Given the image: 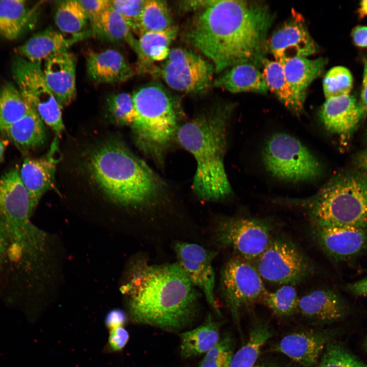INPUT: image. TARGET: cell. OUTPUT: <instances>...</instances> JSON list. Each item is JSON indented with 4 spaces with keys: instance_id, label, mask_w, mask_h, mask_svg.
<instances>
[{
    "instance_id": "cell-1",
    "label": "cell",
    "mask_w": 367,
    "mask_h": 367,
    "mask_svg": "<svg viewBox=\"0 0 367 367\" xmlns=\"http://www.w3.org/2000/svg\"><path fill=\"white\" fill-rule=\"evenodd\" d=\"M273 18L261 2L214 0L193 17L182 37L211 61L215 72L243 62L261 68Z\"/></svg>"
},
{
    "instance_id": "cell-2",
    "label": "cell",
    "mask_w": 367,
    "mask_h": 367,
    "mask_svg": "<svg viewBox=\"0 0 367 367\" xmlns=\"http://www.w3.org/2000/svg\"><path fill=\"white\" fill-rule=\"evenodd\" d=\"M122 291L134 322L166 331L186 328L200 309L199 292L177 262L138 260Z\"/></svg>"
},
{
    "instance_id": "cell-3",
    "label": "cell",
    "mask_w": 367,
    "mask_h": 367,
    "mask_svg": "<svg viewBox=\"0 0 367 367\" xmlns=\"http://www.w3.org/2000/svg\"><path fill=\"white\" fill-rule=\"evenodd\" d=\"M231 111L229 105L217 107L182 124L176 133L179 143L196 160L192 188L203 200H221L231 193L224 163Z\"/></svg>"
},
{
    "instance_id": "cell-4",
    "label": "cell",
    "mask_w": 367,
    "mask_h": 367,
    "mask_svg": "<svg viewBox=\"0 0 367 367\" xmlns=\"http://www.w3.org/2000/svg\"><path fill=\"white\" fill-rule=\"evenodd\" d=\"M90 175L104 194L124 206H141L156 201L162 189L158 176L122 143L109 142L91 154Z\"/></svg>"
},
{
    "instance_id": "cell-5",
    "label": "cell",
    "mask_w": 367,
    "mask_h": 367,
    "mask_svg": "<svg viewBox=\"0 0 367 367\" xmlns=\"http://www.w3.org/2000/svg\"><path fill=\"white\" fill-rule=\"evenodd\" d=\"M306 213L311 224L367 230V174L338 175L314 195L287 200Z\"/></svg>"
},
{
    "instance_id": "cell-6",
    "label": "cell",
    "mask_w": 367,
    "mask_h": 367,
    "mask_svg": "<svg viewBox=\"0 0 367 367\" xmlns=\"http://www.w3.org/2000/svg\"><path fill=\"white\" fill-rule=\"evenodd\" d=\"M132 96L136 116L131 126L136 143L159 158L178 128L173 101L162 87L155 84L139 88Z\"/></svg>"
},
{
    "instance_id": "cell-7",
    "label": "cell",
    "mask_w": 367,
    "mask_h": 367,
    "mask_svg": "<svg viewBox=\"0 0 367 367\" xmlns=\"http://www.w3.org/2000/svg\"><path fill=\"white\" fill-rule=\"evenodd\" d=\"M35 208L29 192L13 168L0 178V222L10 237L11 255H36L44 246V233L30 218Z\"/></svg>"
},
{
    "instance_id": "cell-8",
    "label": "cell",
    "mask_w": 367,
    "mask_h": 367,
    "mask_svg": "<svg viewBox=\"0 0 367 367\" xmlns=\"http://www.w3.org/2000/svg\"><path fill=\"white\" fill-rule=\"evenodd\" d=\"M263 160L266 169L282 180L310 181L322 172L318 159L299 140L285 133H276L267 140Z\"/></svg>"
},
{
    "instance_id": "cell-9",
    "label": "cell",
    "mask_w": 367,
    "mask_h": 367,
    "mask_svg": "<svg viewBox=\"0 0 367 367\" xmlns=\"http://www.w3.org/2000/svg\"><path fill=\"white\" fill-rule=\"evenodd\" d=\"M255 261V268L262 279L283 285L301 282L312 275L315 270L301 250L283 237H273Z\"/></svg>"
},
{
    "instance_id": "cell-10",
    "label": "cell",
    "mask_w": 367,
    "mask_h": 367,
    "mask_svg": "<svg viewBox=\"0 0 367 367\" xmlns=\"http://www.w3.org/2000/svg\"><path fill=\"white\" fill-rule=\"evenodd\" d=\"M12 74L29 106L60 137L64 129L62 109L46 84L41 63L17 56L12 65Z\"/></svg>"
},
{
    "instance_id": "cell-11",
    "label": "cell",
    "mask_w": 367,
    "mask_h": 367,
    "mask_svg": "<svg viewBox=\"0 0 367 367\" xmlns=\"http://www.w3.org/2000/svg\"><path fill=\"white\" fill-rule=\"evenodd\" d=\"M273 227L260 218H225L216 224L214 235L221 247L231 249L247 260H255L266 249L272 238Z\"/></svg>"
},
{
    "instance_id": "cell-12",
    "label": "cell",
    "mask_w": 367,
    "mask_h": 367,
    "mask_svg": "<svg viewBox=\"0 0 367 367\" xmlns=\"http://www.w3.org/2000/svg\"><path fill=\"white\" fill-rule=\"evenodd\" d=\"M221 295L232 318L239 323L241 309L258 300L268 293L255 267L242 258H233L224 265L220 273Z\"/></svg>"
},
{
    "instance_id": "cell-13",
    "label": "cell",
    "mask_w": 367,
    "mask_h": 367,
    "mask_svg": "<svg viewBox=\"0 0 367 367\" xmlns=\"http://www.w3.org/2000/svg\"><path fill=\"white\" fill-rule=\"evenodd\" d=\"M159 70L162 77L170 88L195 94L203 93L213 86L215 71L211 62L181 47L171 50Z\"/></svg>"
},
{
    "instance_id": "cell-14",
    "label": "cell",
    "mask_w": 367,
    "mask_h": 367,
    "mask_svg": "<svg viewBox=\"0 0 367 367\" xmlns=\"http://www.w3.org/2000/svg\"><path fill=\"white\" fill-rule=\"evenodd\" d=\"M174 250L177 262L193 285L202 291L215 313L221 317L215 296V274L212 265L217 252L197 244L181 242L175 244Z\"/></svg>"
},
{
    "instance_id": "cell-15",
    "label": "cell",
    "mask_w": 367,
    "mask_h": 367,
    "mask_svg": "<svg viewBox=\"0 0 367 367\" xmlns=\"http://www.w3.org/2000/svg\"><path fill=\"white\" fill-rule=\"evenodd\" d=\"M317 49L303 17L294 10L292 16L267 40V49L281 64L293 58L312 55Z\"/></svg>"
},
{
    "instance_id": "cell-16",
    "label": "cell",
    "mask_w": 367,
    "mask_h": 367,
    "mask_svg": "<svg viewBox=\"0 0 367 367\" xmlns=\"http://www.w3.org/2000/svg\"><path fill=\"white\" fill-rule=\"evenodd\" d=\"M311 233L323 252L336 262L351 259L367 249L366 229L311 224Z\"/></svg>"
},
{
    "instance_id": "cell-17",
    "label": "cell",
    "mask_w": 367,
    "mask_h": 367,
    "mask_svg": "<svg viewBox=\"0 0 367 367\" xmlns=\"http://www.w3.org/2000/svg\"><path fill=\"white\" fill-rule=\"evenodd\" d=\"M76 60L68 50L57 53L45 61V81L62 109L75 99Z\"/></svg>"
},
{
    "instance_id": "cell-18",
    "label": "cell",
    "mask_w": 367,
    "mask_h": 367,
    "mask_svg": "<svg viewBox=\"0 0 367 367\" xmlns=\"http://www.w3.org/2000/svg\"><path fill=\"white\" fill-rule=\"evenodd\" d=\"M332 334L327 331L302 330L283 337L273 348L304 367L315 365Z\"/></svg>"
},
{
    "instance_id": "cell-19",
    "label": "cell",
    "mask_w": 367,
    "mask_h": 367,
    "mask_svg": "<svg viewBox=\"0 0 367 367\" xmlns=\"http://www.w3.org/2000/svg\"><path fill=\"white\" fill-rule=\"evenodd\" d=\"M58 148L56 138L45 156L38 159L26 158L19 169L20 178L35 207L43 194L54 188L56 165L59 161L56 155Z\"/></svg>"
},
{
    "instance_id": "cell-20",
    "label": "cell",
    "mask_w": 367,
    "mask_h": 367,
    "mask_svg": "<svg viewBox=\"0 0 367 367\" xmlns=\"http://www.w3.org/2000/svg\"><path fill=\"white\" fill-rule=\"evenodd\" d=\"M297 310L304 317L322 324L340 321L349 314L347 302L336 292L318 289L299 298Z\"/></svg>"
},
{
    "instance_id": "cell-21",
    "label": "cell",
    "mask_w": 367,
    "mask_h": 367,
    "mask_svg": "<svg viewBox=\"0 0 367 367\" xmlns=\"http://www.w3.org/2000/svg\"><path fill=\"white\" fill-rule=\"evenodd\" d=\"M319 117L327 130L343 139L350 137L364 117L359 102L350 94L326 99Z\"/></svg>"
},
{
    "instance_id": "cell-22",
    "label": "cell",
    "mask_w": 367,
    "mask_h": 367,
    "mask_svg": "<svg viewBox=\"0 0 367 367\" xmlns=\"http://www.w3.org/2000/svg\"><path fill=\"white\" fill-rule=\"evenodd\" d=\"M93 36L91 31L77 36H69L50 28L40 31L15 49L16 53L32 63H40L60 52L68 50L72 45Z\"/></svg>"
},
{
    "instance_id": "cell-23",
    "label": "cell",
    "mask_w": 367,
    "mask_h": 367,
    "mask_svg": "<svg viewBox=\"0 0 367 367\" xmlns=\"http://www.w3.org/2000/svg\"><path fill=\"white\" fill-rule=\"evenodd\" d=\"M86 65L89 77L97 83H122L135 74L123 55L115 49L90 53Z\"/></svg>"
},
{
    "instance_id": "cell-24",
    "label": "cell",
    "mask_w": 367,
    "mask_h": 367,
    "mask_svg": "<svg viewBox=\"0 0 367 367\" xmlns=\"http://www.w3.org/2000/svg\"><path fill=\"white\" fill-rule=\"evenodd\" d=\"M213 86L233 93H266L268 90L262 72L249 62L240 63L229 68L214 80Z\"/></svg>"
},
{
    "instance_id": "cell-25",
    "label": "cell",
    "mask_w": 367,
    "mask_h": 367,
    "mask_svg": "<svg viewBox=\"0 0 367 367\" xmlns=\"http://www.w3.org/2000/svg\"><path fill=\"white\" fill-rule=\"evenodd\" d=\"M177 33L176 26L166 31L146 32L139 36L135 53L140 72L150 73L151 70L154 72L151 67L152 63L167 59L170 51L169 46Z\"/></svg>"
},
{
    "instance_id": "cell-26",
    "label": "cell",
    "mask_w": 367,
    "mask_h": 367,
    "mask_svg": "<svg viewBox=\"0 0 367 367\" xmlns=\"http://www.w3.org/2000/svg\"><path fill=\"white\" fill-rule=\"evenodd\" d=\"M327 62L323 57L315 59L297 57L282 64L286 78L302 104H304L307 88L322 73Z\"/></svg>"
},
{
    "instance_id": "cell-27",
    "label": "cell",
    "mask_w": 367,
    "mask_h": 367,
    "mask_svg": "<svg viewBox=\"0 0 367 367\" xmlns=\"http://www.w3.org/2000/svg\"><path fill=\"white\" fill-rule=\"evenodd\" d=\"M1 134L23 152L40 146L46 139L43 122L31 107L23 117Z\"/></svg>"
},
{
    "instance_id": "cell-28",
    "label": "cell",
    "mask_w": 367,
    "mask_h": 367,
    "mask_svg": "<svg viewBox=\"0 0 367 367\" xmlns=\"http://www.w3.org/2000/svg\"><path fill=\"white\" fill-rule=\"evenodd\" d=\"M221 323L211 314L203 323L192 330L180 334V352L184 358H190L206 353L220 340Z\"/></svg>"
},
{
    "instance_id": "cell-29",
    "label": "cell",
    "mask_w": 367,
    "mask_h": 367,
    "mask_svg": "<svg viewBox=\"0 0 367 367\" xmlns=\"http://www.w3.org/2000/svg\"><path fill=\"white\" fill-rule=\"evenodd\" d=\"M35 12L25 1L0 0V36L17 39L33 24Z\"/></svg>"
},
{
    "instance_id": "cell-30",
    "label": "cell",
    "mask_w": 367,
    "mask_h": 367,
    "mask_svg": "<svg viewBox=\"0 0 367 367\" xmlns=\"http://www.w3.org/2000/svg\"><path fill=\"white\" fill-rule=\"evenodd\" d=\"M261 68L267 86L275 94L281 103L295 114L303 110V105L297 100L287 82L282 65L267 58L263 61Z\"/></svg>"
},
{
    "instance_id": "cell-31",
    "label": "cell",
    "mask_w": 367,
    "mask_h": 367,
    "mask_svg": "<svg viewBox=\"0 0 367 367\" xmlns=\"http://www.w3.org/2000/svg\"><path fill=\"white\" fill-rule=\"evenodd\" d=\"M93 35L113 42L127 43L135 51L137 40L122 16L111 6L91 29Z\"/></svg>"
},
{
    "instance_id": "cell-32",
    "label": "cell",
    "mask_w": 367,
    "mask_h": 367,
    "mask_svg": "<svg viewBox=\"0 0 367 367\" xmlns=\"http://www.w3.org/2000/svg\"><path fill=\"white\" fill-rule=\"evenodd\" d=\"M272 334L268 324L256 321L250 330L248 340L233 355L229 367H253L261 349Z\"/></svg>"
},
{
    "instance_id": "cell-33",
    "label": "cell",
    "mask_w": 367,
    "mask_h": 367,
    "mask_svg": "<svg viewBox=\"0 0 367 367\" xmlns=\"http://www.w3.org/2000/svg\"><path fill=\"white\" fill-rule=\"evenodd\" d=\"M56 25L62 33L77 36L86 33L89 20L79 1H59L55 15Z\"/></svg>"
},
{
    "instance_id": "cell-34",
    "label": "cell",
    "mask_w": 367,
    "mask_h": 367,
    "mask_svg": "<svg viewBox=\"0 0 367 367\" xmlns=\"http://www.w3.org/2000/svg\"><path fill=\"white\" fill-rule=\"evenodd\" d=\"M31 107L18 88L10 83L0 87V133L23 117Z\"/></svg>"
},
{
    "instance_id": "cell-35",
    "label": "cell",
    "mask_w": 367,
    "mask_h": 367,
    "mask_svg": "<svg viewBox=\"0 0 367 367\" xmlns=\"http://www.w3.org/2000/svg\"><path fill=\"white\" fill-rule=\"evenodd\" d=\"M176 27L166 2L147 0L141 15L139 36L149 32L166 31Z\"/></svg>"
},
{
    "instance_id": "cell-36",
    "label": "cell",
    "mask_w": 367,
    "mask_h": 367,
    "mask_svg": "<svg viewBox=\"0 0 367 367\" xmlns=\"http://www.w3.org/2000/svg\"><path fill=\"white\" fill-rule=\"evenodd\" d=\"M299 298L293 285H283L273 292L268 293L262 299L265 304L276 316L293 314L298 307Z\"/></svg>"
},
{
    "instance_id": "cell-37",
    "label": "cell",
    "mask_w": 367,
    "mask_h": 367,
    "mask_svg": "<svg viewBox=\"0 0 367 367\" xmlns=\"http://www.w3.org/2000/svg\"><path fill=\"white\" fill-rule=\"evenodd\" d=\"M353 76L345 67L337 66L326 74L323 88L326 99L349 94L353 86Z\"/></svg>"
},
{
    "instance_id": "cell-38",
    "label": "cell",
    "mask_w": 367,
    "mask_h": 367,
    "mask_svg": "<svg viewBox=\"0 0 367 367\" xmlns=\"http://www.w3.org/2000/svg\"><path fill=\"white\" fill-rule=\"evenodd\" d=\"M107 106L116 124L132 126L136 116L132 95L124 92L112 95L108 99Z\"/></svg>"
},
{
    "instance_id": "cell-39",
    "label": "cell",
    "mask_w": 367,
    "mask_h": 367,
    "mask_svg": "<svg viewBox=\"0 0 367 367\" xmlns=\"http://www.w3.org/2000/svg\"><path fill=\"white\" fill-rule=\"evenodd\" d=\"M318 367H366L343 345L329 342L325 349Z\"/></svg>"
},
{
    "instance_id": "cell-40",
    "label": "cell",
    "mask_w": 367,
    "mask_h": 367,
    "mask_svg": "<svg viewBox=\"0 0 367 367\" xmlns=\"http://www.w3.org/2000/svg\"><path fill=\"white\" fill-rule=\"evenodd\" d=\"M233 340L226 334L219 342L205 353L198 367H229L233 356Z\"/></svg>"
},
{
    "instance_id": "cell-41",
    "label": "cell",
    "mask_w": 367,
    "mask_h": 367,
    "mask_svg": "<svg viewBox=\"0 0 367 367\" xmlns=\"http://www.w3.org/2000/svg\"><path fill=\"white\" fill-rule=\"evenodd\" d=\"M146 1H111V6L124 18L131 31L139 36L141 15Z\"/></svg>"
},
{
    "instance_id": "cell-42",
    "label": "cell",
    "mask_w": 367,
    "mask_h": 367,
    "mask_svg": "<svg viewBox=\"0 0 367 367\" xmlns=\"http://www.w3.org/2000/svg\"><path fill=\"white\" fill-rule=\"evenodd\" d=\"M88 18L91 29L97 23L102 13L111 6V1H79ZM90 29V30H91Z\"/></svg>"
},
{
    "instance_id": "cell-43",
    "label": "cell",
    "mask_w": 367,
    "mask_h": 367,
    "mask_svg": "<svg viewBox=\"0 0 367 367\" xmlns=\"http://www.w3.org/2000/svg\"><path fill=\"white\" fill-rule=\"evenodd\" d=\"M108 348L110 351H120L126 345L129 338L126 330L122 326L110 329Z\"/></svg>"
},
{
    "instance_id": "cell-44",
    "label": "cell",
    "mask_w": 367,
    "mask_h": 367,
    "mask_svg": "<svg viewBox=\"0 0 367 367\" xmlns=\"http://www.w3.org/2000/svg\"><path fill=\"white\" fill-rule=\"evenodd\" d=\"M11 247L10 237L0 222V279L7 259L11 256Z\"/></svg>"
},
{
    "instance_id": "cell-45",
    "label": "cell",
    "mask_w": 367,
    "mask_h": 367,
    "mask_svg": "<svg viewBox=\"0 0 367 367\" xmlns=\"http://www.w3.org/2000/svg\"><path fill=\"white\" fill-rule=\"evenodd\" d=\"M125 312L119 309H115L109 311L106 319L107 326L110 329L122 326L126 322Z\"/></svg>"
},
{
    "instance_id": "cell-46",
    "label": "cell",
    "mask_w": 367,
    "mask_h": 367,
    "mask_svg": "<svg viewBox=\"0 0 367 367\" xmlns=\"http://www.w3.org/2000/svg\"><path fill=\"white\" fill-rule=\"evenodd\" d=\"M214 0L182 1L178 2V8L182 12L201 11L210 5Z\"/></svg>"
},
{
    "instance_id": "cell-47",
    "label": "cell",
    "mask_w": 367,
    "mask_h": 367,
    "mask_svg": "<svg viewBox=\"0 0 367 367\" xmlns=\"http://www.w3.org/2000/svg\"><path fill=\"white\" fill-rule=\"evenodd\" d=\"M354 43L359 47H367V26L358 25L351 33Z\"/></svg>"
},
{
    "instance_id": "cell-48",
    "label": "cell",
    "mask_w": 367,
    "mask_h": 367,
    "mask_svg": "<svg viewBox=\"0 0 367 367\" xmlns=\"http://www.w3.org/2000/svg\"><path fill=\"white\" fill-rule=\"evenodd\" d=\"M359 107L363 117L367 113V60L363 66V78Z\"/></svg>"
},
{
    "instance_id": "cell-49",
    "label": "cell",
    "mask_w": 367,
    "mask_h": 367,
    "mask_svg": "<svg viewBox=\"0 0 367 367\" xmlns=\"http://www.w3.org/2000/svg\"><path fill=\"white\" fill-rule=\"evenodd\" d=\"M346 289L354 295L367 297V278L348 284Z\"/></svg>"
},
{
    "instance_id": "cell-50",
    "label": "cell",
    "mask_w": 367,
    "mask_h": 367,
    "mask_svg": "<svg viewBox=\"0 0 367 367\" xmlns=\"http://www.w3.org/2000/svg\"><path fill=\"white\" fill-rule=\"evenodd\" d=\"M355 165L362 172L367 174V147L359 152L355 160Z\"/></svg>"
},
{
    "instance_id": "cell-51",
    "label": "cell",
    "mask_w": 367,
    "mask_h": 367,
    "mask_svg": "<svg viewBox=\"0 0 367 367\" xmlns=\"http://www.w3.org/2000/svg\"><path fill=\"white\" fill-rule=\"evenodd\" d=\"M357 12L360 18L367 16V0L361 1L360 2Z\"/></svg>"
},
{
    "instance_id": "cell-52",
    "label": "cell",
    "mask_w": 367,
    "mask_h": 367,
    "mask_svg": "<svg viewBox=\"0 0 367 367\" xmlns=\"http://www.w3.org/2000/svg\"><path fill=\"white\" fill-rule=\"evenodd\" d=\"M253 367H284L281 365L273 362H262L256 363Z\"/></svg>"
},
{
    "instance_id": "cell-53",
    "label": "cell",
    "mask_w": 367,
    "mask_h": 367,
    "mask_svg": "<svg viewBox=\"0 0 367 367\" xmlns=\"http://www.w3.org/2000/svg\"><path fill=\"white\" fill-rule=\"evenodd\" d=\"M6 147L7 141L5 140H0V163L3 160Z\"/></svg>"
},
{
    "instance_id": "cell-54",
    "label": "cell",
    "mask_w": 367,
    "mask_h": 367,
    "mask_svg": "<svg viewBox=\"0 0 367 367\" xmlns=\"http://www.w3.org/2000/svg\"><path fill=\"white\" fill-rule=\"evenodd\" d=\"M364 348H365V350H366V352H367V337H366V339H365V342H364Z\"/></svg>"
},
{
    "instance_id": "cell-55",
    "label": "cell",
    "mask_w": 367,
    "mask_h": 367,
    "mask_svg": "<svg viewBox=\"0 0 367 367\" xmlns=\"http://www.w3.org/2000/svg\"><path fill=\"white\" fill-rule=\"evenodd\" d=\"M366 367H367V365H366Z\"/></svg>"
},
{
    "instance_id": "cell-56",
    "label": "cell",
    "mask_w": 367,
    "mask_h": 367,
    "mask_svg": "<svg viewBox=\"0 0 367 367\" xmlns=\"http://www.w3.org/2000/svg\"><path fill=\"white\" fill-rule=\"evenodd\" d=\"M366 135H367V131H366Z\"/></svg>"
}]
</instances>
